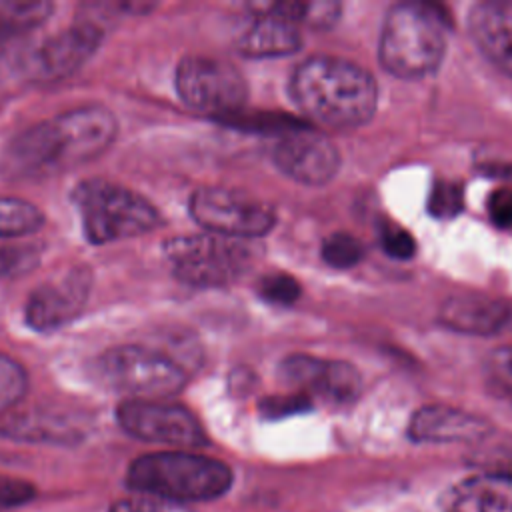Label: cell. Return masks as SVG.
Returning a JSON list of instances; mask_svg holds the SVG:
<instances>
[{"mask_svg":"<svg viewBox=\"0 0 512 512\" xmlns=\"http://www.w3.org/2000/svg\"><path fill=\"white\" fill-rule=\"evenodd\" d=\"M172 274L196 288H218L236 282L254 262L256 250L248 240L218 234L172 238L164 246Z\"/></svg>","mask_w":512,"mask_h":512,"instance_id":"8992f818","label":"cell"},{"mask_svg":"<svg viewBox=\"0 0 512 512\" xmlns=\"http://www.w3.org/2000/svg\"><path fill=\"white\" fill-rule=\"evenodd\" d=\"M272 160L288 178L308 186L326 184L334 178L340 166L336 146L306 124L280 136Z\"/></svg>","mask_w":512,"mask_h":512,"instance_id":"7c38bea8","label":"cell"},{"mask_svg":"<svg viewBox=\"0 0 512 512\" xmlns=\"http://www.w3.org/2000/svg\"><path fill=\"white\" fill-rule=\"evenodd\" d=\"M28 390V376L20 362L0 354V414L12 408Z\"/></svg>","mask_w":512,"mask_h":512,"instance_id":"603a6c76","label":"cell"},{"mask_svg":"<svg viewBox=\"0 0 512 512\" xmlns=\"http://www.w3.org/2000/svg\"><path fill=\"white\" fill-rule=\"evenodd\" d=\"M446 52L442 14L428 4H396L386 14L380 34L382 66L406 80H416L438 68Z\"/></svg>","mask_w":512,"mask_h":512,"instance_id":"277c9868","label":"cell"},{"mask_svg":"<svg viewBox=\"0 0 512 512\" xmlns=\"http://www.w3.org/2000/svg\"><path fill=\"white\" fill-rule=\"evenodd\" d=\"M50 10V2H0V42L40 26Z\"/></svg>","mask_w":512,"mask_h":512,"instance_id":"44dd1931","label":"cell"},{"mask_svg":"<svg viewBox=\"0 0 512 512\" xmlns=\"http://www.w3.org/2000/svg\"><path fill=\"white\" fill-rule=\"evenodd\" d=\"M260 296L272 304H294L300 296V284L296 278H292L290 274L278 272V274H270L266 278H262L260 286Z\"/></svg>","mask_w":512,"mask_h":512,"instance_id":"cb8c5ba5","label":"cell"},{"mask_svg":"<svg viewBox=\"0 0 512 512\" xmlns=\"http://www.w3.org/2000/svg\"><path fill=\"white\" fill-rule=\"evenodd\" d=\"M126 484L144 496L184 504L222 496L232 484V470L214 458L184 450L154 452L136 458Z\"/></svg>","mask_w":512,"mask_h":512,"instance_id":"3957f363","label":"cell"},{"mask_svg":"<svg viewBox=\"0 0 512 512\" xmlns=\"http://www.w3.org/2000/svg\"><path fill=\"white\" fill-rule=\"evenodd\" d=\"M104 386L128 394V400H164L186 384V372L172 356L140 344L106 350L94 364Z\"/></svg>","mask_w":512,"mask_h":512,"instance_id":"52a82bcc","label":"cell"},{"mask_svg":"<svg viewBox=\"0 0 512 512\" xmlns=\"http://www.w3.org/2000/svg\"><path fill=\"white\" fill-rule=\"evenodd\" d=\"M490 372L498 384L512 390V344L494 350L490 356Z\"/></svg>","mask_w":512,"mask_h":512,"instance_id":"1f68e13d","label":"cell"},{"mask_svg":"<svg viewBox=\"0 0 512 512\" xmlns=\"http://www.w3.org/2000/svg\"><path fill=\"white\" fill-rule=\"evenodd\" d=\"M310 408L306 394H284V396H270L260 402V410L266 418H282L294 412H302Z\"/></svg>","mask_w":512,"mask_h":512,"instance_id":"83f0119b","label":"cell"},{"mask_svg":"<svg viewBox=\"0 0 512 512\" xmlns=\"http://www.w3.org/2000/svg\"><path fill=\"white\" fill-rule=\"evenodd\" d=\"M470 34L482 54L512 76V2H480L472 6Z\"/></svg>","mask_w":512,"mask_h":512,"instance_id":"ac0fdd59","label":"cell"},{"mask_svg":"<svg viewBox=\"0 0 512 512\" xmlns=\"http://www.w3.org/2000/svg\"><path fill=\"white\" fill-rule=\"evenodd\" d=\"M280 376L300 394H316L336 404L352 402L362 388L360 374L352 364L308 354H292L284 358Z\"/></svg>","mask_w":512,"mask_h":512,"instance_id":"5bb4252c","label":"cell"},{"mask_svg":"<svg viewBox=\"0 0 512 512\" xmlns=\"http://www.w3.org/2000/svg\"><path fill=\"white\" fill-rule=\"evenodd\" d=\"M254 18L238 40V50L250 58L286 56L300 48V26L278 12L274 4H252Z\"/></svg>","mask_w":512,"mask_h":512,"instance_id":"9a60e30c","label":"cell"},{"mask_svg":"<svg viewBox=\"0 0 512 512\" xmlns=\"http://www.w3.org/2000/svg\"><path fill=\"white\" fill-rule=\"evenodd\" d=\"M408 432L416 442H476L490 432V424L470 412L434 404L414 412Z\"/></svg>","mask_w":512,"mask_h":512,"instance_id":"e0dca14e","label":"cell"},{"mask_svg":"<svg viewBox=\"0 0 512 512\" xmlns=\"http://www.w3.org/2000/svg\"><path fill=\"white\" fill-rule=\"evenodd\" d=\"M488 216L498 228L512 226V188H498L488 196Z\"/></svg>","mask_w":512,"mask_h":512,"instance_id":"f546056e","label":"cell"},{"mask_svg":"<svg viewBox=\"0 0 512 512\" xmlns=\"http://www.w3.org/2000/svg\"><path fill=\"white\" fill-rule=\"evenodd\" d=\"M82 232L92 244L142 236L162 224V216L144 196L110 180H84L74 188Z\"/></svg>","mask_w":512,"mask_h":512,"instance_id":"5b68a950","label":"cell"},{"mask_svg":"<svg viewBox=\"0 0 512 512\" xmlns=\"http://www.w3.org/2000/svg\"><path fill=\"white\" fill-rule=\"evenodd\" d=\"M296 106L312 122L328 128H356L376 110L374 78L354 62L334 56L304 60L290 78Z\"/></svg>","mask_w":512,"mask_h":512,"instance_id":"7a4b0ae2","label":"cell"},{"mask_svg":"<svg viewBox=\"0 0 512 512\" xmlns=\"http://www.w3.org/2000/svg\"><path fill=\"white\" fill-rule=\"evenodd\" d=\"M122 430L138 440L194 448L206 442L198 418L184 406L168 400H126L116 410Z\"/></svg>","mask_w":512,"mask_h":512,"instance_id":"30bf717a","label":"cell"},{"mask_svg":"<svg viewBox=\"0 0 512 512\" xmlns=\"http://www.w3.org/2000/svg\"><path fill=\"white\" fill-rule=\"evenodd\" d=\"M176 90L184 104L208 114H236L248 96L246 78L226 60L186 56L176 68Z\"/></svg>","mask_w":512,"mask_h":512,"instance_id":"ba28073f","label":"cell"},{"mask_svg":"<svg viewBox=\"0 0 512 512\" xmlns=\"http://www.w3.org/2000/svg\"><path fill=\"white\" fill-rule=\"evenodd\" d=\"M102 36V26L90 18H80L70 28L38 44L24 58L22 68L32 80H62L96 52Z\"/></svg>","mask_w":512,"mask_h":512,"instance_id":"8fae6325","label":"cell"},{"mask_svg":"<svg viewBox=\"0 0 512 512\" xmlns=\"http://www.w3.org/2000/svg\"><path fill=\"white\" fill-rule=\"evenodd\" d=\"M38 260V248L28 244H0V276L28 270Z\"/></svg>","mask_w":512,"mask_h":512,"instance_id":"d4e9b609","label":"cell"},{"mask_svg":"<svg viewBox=\"0 0 512 512\" xmlns=\"http://www.w3.org/2000/svg\"><path fill=\"white\" fill-rule=\"evenodd\" d=\"M110 512H192L184 504L152 498V496H138L114 502Z\"/></svg>","mask_w":512,"mask_h":512,"instance_id":"4316f807","label":"cell"},{"mask_svg":"<svg viewBox=\"0 0 512 512\" xmlns=\"http://www.w3.org/2000/svg\"><path fill=\"white\" fill-rule=\"evenodd\" d=\"M382 248L386 250L388 256L406 260L414 254L416 244L408 230L398 228V226H386L382 232Z\"/></svg>","mask_w":512,"mask_h":512,"instance_id":"f1b7e54d","label":"cell"},{"mask_svg":"<svg viewBox=\"0 0 512 512\" xmlns=\"http://www.w3.org/2000/svg\"><path fill=\"white\" fill-rule=\"evenodd\" d=\"M34 486L18 480V478H8V476H0V508H12V506H20L24 502H28L30 498H34Z\"/></svg>","mask_w":512,"mask_h":512,"instance_id":"4dcf8cb0","label":"cell"},{"mask_svg":"<svg viewBox=\"0 0 512 512\" xmlns=\"http://www.w3.org/2000/svg\"><path fill=\"white\" fill-rule=\"evenodd\" d=\"M190 216L210 234L252 240L268 234L276 222L274 210L238 190L206 186L190 196Z\"/></svg>","mask_w":512,"mask_h":512,"instance_id":"9c48e42d","label":"cell"},{"mask_svg":"<svg viewBox=\"0 0 512 512\" xmlns=\"http://www.w3.org/2000/svg\"><path fill=\"white\" fill-rule=\"evenodd\" d=\"M42 210L22 198L2 196L0 198V240L24 238L42 228Z\"/></svg>","mask_w":512,"mask_h":512,"instance_id":"ffe728a7","label":"cell"},{"mask_svg":"<svg viewBox=\"0 0 512 512\" xmlns=\"http://www.w3.org/2000/svg\"><path fill=\"white\" fill-rule=\"evenodd\" d=\"M364 256V248L358 238L346 232L330 234L322 244V258L332 268H352Z\"/></svg>","mask_w":512,"mask_h":512,"instance_id":"7402d4cb","label":"cell"},{"mask_svg":"<svg viewBox=\"0 0 512 512\" xmlns=\"http://www.w3.org/2000/svg\"><path fill=\"white\" fill-rule=\"evenodd\" d=\"M90 284V268L74 266L64 276L38 286L26 300V324L36 332H52L72 322L88 300Z\"/></svg>","mask_w":512,"mask_h":512,"instance_id":"4fadbf2b","label":"cell"},{"mask_svg":"<svg viewBox=\"0 0 512 512\" xmlns=\"http://www.w3.org/2000/svg\"><path fill=\"white\" fill-rule=\"evenodd\" d=\"M430 212L438 218H450L462 208V190L452 182H438L430 194Z\"/></svg>","mask_w":512,"mask_h":512,"instance_id":"484cf974","label":"cell"},{"mask_svg":"<svg viewBox=\"0 0 512 512\" xmlns=\"http://www.w3.org/2000/svg\"><path fill=\"white\" fill-rule=\"evenodd\" d=\"M116 118L104 106H80L16 134L0 160L10 180H36L100 156L116 138Z\"/></svg>","mask_w":512,"mask_h":512,"instance_id":"6da1fadb","label":"cell"},{"mask_svg":"<svg viewBox=\"0 0 512 512\" xmlns=\"http://www.w3.org/2000/svg\"><path fill=\"white\" fill-rule=\"evenodd\" d=\"M440 512H512V472H482L450 486Z\"/></svg>","mask_w":512,"mask_h":512,"instance_id":"2e32d148","label":"cell"},{"mask_svg":"<svg viewBox=\"0 0 512 512\" xmlns=\"http://www.w3.org/2000/svg\"><path fill=\"white\" fill-rule=\"evenodd\" d=\"M440 318L452 330L486 336L508 324L510 306L484 294H456L442 304Z\"/></svg>","mask_w":512,"mask_h":512,"instance_id":"d6986e66","label":"cell"}]
</instances>
